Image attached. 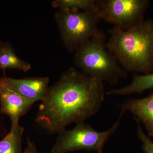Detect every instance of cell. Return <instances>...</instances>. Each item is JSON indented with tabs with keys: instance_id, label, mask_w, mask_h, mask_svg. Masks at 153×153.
<instances>
[{
	"instance_id": "obj_1",
	"label": "cell",
	"mask_w": 153,
	"mask_h": 153,
	"mask_svg": "<svg viewBox=\"0 0 153 153\" xmlns=\"http://www.w3.org/2000/svg\"><path fill=\"white\" fill-rule=\"evenodd\" d=\"M105 94L103 82L71 67L49 87L36 122L49 134L58 133L97 113Z\"/></svg>"
},
{
	"instance_id": "obj_2",
	"label": "cell",
	"mask_w": 153,
	"mask_h": 153,
	"mask_svg": "<svg viewBox=\"0 0 153 153\" xmlns=\"http://www.w3.org/2000/svg\"><path fill=\"white\" fill-rule=\"evenodd\" d=\"M107 48L126 71H153V21L144 19L128 30L114 27Z\"/></svg>"
},
{
	"instance_id": "obj_3",
	"label": "cell",
	"mask_w": 153,
	"mask_h": 153,
	"mask_svg": "<svg viewBox=\"0 0 153 153\" xmlns=\"http://www.w3.org/2000/svg\"><path fill=\"white\" fill-rule=\"evenodd\" d=\"M105 36L99 31L75 52L74 63L84 74L111 85L127 76L116 57L107 48Z\"/></svg>"
},
{
	"instance_id": "obj_4",
	"label": "cell",
	"mask_w": 153,
	"mask_h": 153,
	"mask_svg": "<svg viewBox=\"0 0 153 153\" xmlns=\"http://www.w3.org/2000/svg\"><path fill=\"white\" fill-rule=\"evenodd\" d=\"M61 39L68 52H75L99 31L101 21L95 10L70 11L59 10L55 15Z\"/></svg>"
},
{
	"instance_id": "obj_5",
	"label": "cell",
	"mask_w": 153,
	"mask_h": 153,
	"mask_svg": "<svg viewBox=\"0 0 153 153\" xmlns=\"http://www.w3.org/2000/svg\"><path fill=\"white\" fill-rule=\"evenodd\" d=\"M123 114L120 112L116 122L105 131H97L85 122L76 123L72 129L63 130L58 133L51 153H66L78 150L94 151L103 153L102 149L105 143L117 130Z\"/></svg>"
},
{
	"instance_id": "obj_6",
	"label": "cell",
	"mask_w": 153,
	"mask_h": 153,
	"mask_svg": "<svg viewBox=\"0 0 153 153\" xmlns=\"http://www.w3.org/2000/svg\"><path fill=\"white\" fill-rule=\"evenodd\" d=\"M149 4L147 0H96L101 20L123 30L144 19Z\"/></svg>"
},
{
	"instance_id": "obj_7",
	"label": "cell",
	"mask_w": 153,
	"mask_h": 153,
	"mask_svg": "<svg viewBox=\"0 0 153 153\" xmlns=\"http://www.w3.org/2000/svg\"><path fill=\"white\" fill-rule=\"evenodd\" d=\"M0 79L11 90L34 102L42 101L49 88L47 76L16 79L4 75Z\"/></svg>"
},
{
	"instance_id": "obj_8",
	"label": "cell",
	"mask_w": 153,
	"mask_h": 153,
	"mask_svg": "<svg viewBox=\"0 0 153 153\" xmlns=\"http://www.w3.org/2000/svg\"><path fill=\"white\" fill-rule=\"evenodd\" d=\"M35 102L25 98L8 88L0 79V113L10 119L12 125L19 123Z\"/></svg>"
},
{
	"instance_id": "obj_9",
	"label": "cell",
	"mask_w": 153,
	"mask_h": 153,
	"mask_svg": "<svg viewBox=\"0 0 153 153\" xmlns=\"http://www.w3.org/2000/svg\"><path fill=\"white\" fill-rule=\"evenodd\" d=\"M121 112L128 111L144 125L149 137L153 138V92L143 98H131L121 105Z\"/></svg>"
},
{
	"instance_id": "obj_10",
	"label": "cell",
	"mask_w": 153,
	"mask_h": 153,
	"mask_svg": "<svg viewBox=\"0 0 153 153\" xmlns=\"http://www.w3.org/2000/svg\"><path fill=\"white\" fill-rule=\"evenodd\" d=\"M153 88V71L143 75L134 74L132 80L129 85L118 89L108 91V95H128L133 94H142L145 91Z\"/></svg>"
},
{
	"instance_id": "obj_11",
	"label": "cell",
	"mask_w": 153,
	"mask_h": 153,
	"mask_svg": "<svg viewBox=\"0 0 153 153\" xmlns=\"http://www.w3.org/2000/svg\"><path fill=\"white\" fill-rule=\"evenodd\" d=\"M0 68L16 69L27 72L31 68L30 63L20 59L15 53L9 43H2L0 45Z\"/></svg>"
},
{
	"instance_id": "obj_12",
	"label": "cell",
	"mask_w": 153,
	"mask_h": 153,
	"mask_svg": "<svg viewBox=\"0 0 153 153\" xmlns=\"http://www.w3.org/2000/svg\"><path fill=\"white\" fill-rule=\"evenodd\" d=\"M24 128L19 123L12 125L10 132L0 140V153H22Z\"/></svg>"
},
{
	"instance_id": "obj_13",
	"label": "cell",
	"mask_w": 153,
	"mask_h": 153,
	"mask_svg": "<svg viewBox=\"0 0 153 153\" xmlns=\"http://www.w3.org/2000/svg\"><path fill=\"white\" fill-rule=\"evenodd\" d=\"M52 6L55 8L70 12L97 10L96 0H55L52 1Z\"/></svg>"
},
{
	"instance_id": "obj_14",
	"label": "cell",
	"mask_w": 153,
	"mask_h": 153,
	"mask_svg": "<svg viewBox=\"0 0 153 153\" xmlns=\"http://www.w3.org/2000/svg\"><path fill=\"white\" fill-rule=\"evenodd\" d=\"M138 126L137 129V134L139 139L142 142V148L144 153H153V142L143 131L140 124V121L137 120Z\"/></svg>"
},
{
	"instance_id": "obj_15",
	"label": "cell",
	"mask_w": 153,
	"mask_h": 153,
	"mask_svg": "<svg viewBox=\"0 0 153 153\" xmlns=\"http://www.w3.org/2000/svg\"><path fill=\"white\" fill-rule=\"evenodd\" d=\"M22 153H41L38 152L35 143L28 137L27 146Z\"/></svg>"
},
{
	"instance_id": "obj_16",
	"label": "cell",
	"mask_w": 153,
	"mask_h": 153,
	"mask_svg": "<svg viewBox=\"0 0 153 153\" xmlns=\"http://www.w3.org/2000/svg\"><path fill=\"white\" fill-rule=\"evenodd\" d=\"M2 42L1 41H0V45H1V44Z\"/></svg>"
}]
</instances>
